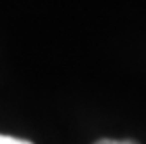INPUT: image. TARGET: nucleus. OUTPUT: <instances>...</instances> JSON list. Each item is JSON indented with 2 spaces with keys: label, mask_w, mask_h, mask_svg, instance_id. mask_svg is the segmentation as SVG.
<instances>
[{
  "label": "nucleus",
  "mask_w": 146,
  "mask_h": 144,
  "mask_svg": "<svg viewBox=\"0 0 146 144\" xmlns=\"http://www.w3.org/2000/svg\"><path fill=\"white\" fill-rule=\"evenodd\" d=\"M0 144H33L26 139H17V137H12V135H4L0 134Z\"/></svg>",
  "instance_id": "nucleus-1"
},
{
  "label": "nucleus",
  "mask_w": 146,
  "mask_h": 144,
  "mask_svg": "<svg viewBox=\"0 0 146 144\" xmlns=\"http://www.w3.org/2000/svg\"><path fill=\"white\" fill-rule=\"evenodd\" d=\"M94 144H139L136 141H131V139H125V141H115V139H101Z\"/></svg>",
  "instance_id": "nucleus-2"
}]
</instances>
